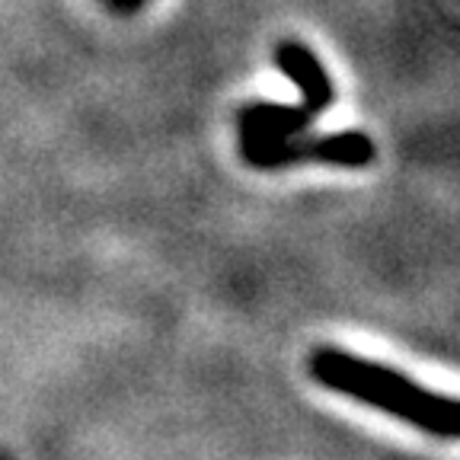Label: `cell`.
<instances>
[{
    "instance_id": "277c9868",
    "label": "cell",
    "mask_w": 460,
    "mask_h": 460,
    "mask_svg": "<svg viewBox=\"0 0 460 460\" xmlns=\"http://www.w3.org/2000/svg\"><path fill=\"white\" fill-rule=\"evenodd\" d=\"M272 61L288 77V84L297 90V96H301L297 106L307 109L314 119H320L326 109H332V102H336V84H332L330 71L314 55L310 45L297 42V39H281L272 51Z\"/></svg>"
},
{
    "instance_id": "7a4b0ae2",
    "label": "cell",
    "mask_w": 460,
    "mask_h": 460,
    "mask_svg": "<svg viewBox=\"0 0 460 460\" xmlns=\"http://www.w3.org/2000/svg\"><path fill=\"white\" fill-rule=\"evenodd\" d=\"M377 157V144L367 131L361 128H345L330 131V135H297L291 141L279 144L266 157L259 160V172H279L291 170V166H336V170H365Z\"/></svg>"
},
{
    "instance_id": "5b68a950",
    "label": "cell",
    "mask_w": 460,
    "mask_h": 460,
    "mask_svg": "<svg viewBox=\"0 0 460 460\" xmlns=\"http://www.w3.org/2000/svg\"><path fill=\"white\" fill-rule=\"evenodd\" d=\"M112 13H119V16H131V13H137V10L147 4V0H102Z\"/></svg>"
},
{
    "instance_id": "3957f363",
    "label": "cell",
    "mask_w": 460,
    "mask_h": 460,
    "mask_svg": "<svg viewBox=\"0 0 460 460\" xmlns=\"http://www.w3.org/2000/svg\"><path fill=\"white\" fill-rule=\"evenodd\" d=\"M314 115L295 102H275V100H252L237 109V141L240 157L246 166L256 170V164L266 157L272 147L291 141L297 135H307L314 128Z\"/></svg>"
},
{
    "instance_id": "6da1fadb",
    "label": "cell",
    "mask_w": 460,
    "mask_h": 460,
    "mask_svg": "<svg viewBox=\"0 0 460 460\" xmlns=\"http://www.w3.org/2000/svg\"><path fill=\"white\" fill-rule=\"evenodd\" d=\"M310 377L332 394L355 400L361 406L394 416L422 435L454 441L460 435V406L454 396L422 387L402 371L381 361L355 355L336 345H320L310 352Z\"/></svg>"
}]
</instances>
